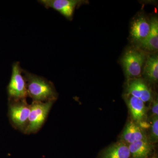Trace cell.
I'll use <instances>...</instances> for the list:
<instances>
[{"mask_svg": "<svg viewBox=\"0 0 158 158\" xmlns=\"http://www.w3.org/2000/svg\"><path fill=\"white\" fill-rule=\"evenodd\" d=\"M152 112L153 116H158V99L154 102L153 104L152 108Z\"/></svg>", "mask_w": 158, "mask_h": 158, "instance_id": "2e32d148", "label": "cell"}, {"mask_svg": "<svg viewBox=\"0 0 158 158\" xmlns=\"http://www.w3.org/2000/svg\"><path fill=\"white\" fill-rule=\"evenodd\" d=\"M38 2L46 8H52L59 11L68 19H72L76 7L85 2L80 0H40Z\"/></svg>", "mask_w": 158, "mask_h": 158, "instance_id": "8992f818", "label": "cell"}, {"mask_svg": "<svg viewBox=\"0 0 158 158\" xmlns=\"http://www.w3.org/2000/svg\"><path fill=\"white\" fill-rule=\"evenodd\" d=\"M54 101L41 102L33 101L31 105V111L25 132H36L41 128L49 113Z\"/></svg>", "mask_w": 158, "mask_h": 158, "instance_id": "7a4b0ae2", "label": "cell"}, {"mask_svg": "<svg viewBox=\"0 0 158 158\" xmlns=\"http://www.w3.org/2000/svg\"><path fill=\"white\" fill-rule=\"evenodd\" d=\"M128 94L140 99L144 102L150 101L152 98L150 89L142 80L132 79L127 86Z\"/></svg>", "mask_w": 158, "mask_h": 158, "instance_id": "52a82bcc", "label": "cell"}, {"mask_svg": "<svg viewBox=\"0 0 158 158\" xmlns=\"http://www.w3.org/2000/svg\"><path fill=\"white\" fill-rule=\"evenodd\" d=\"M150 31V23L143 16L138 17L132 24L131 34L135 41L140 43L147 37Z\"/></svg>", "mask_w": 158, "mask_h": 158, "instance_id": "ba28073f", "label": "cell"}, {"mask_svg": "<svg viewBox=\"0 0 158 158\" xmlns=\"http://www.w3.org/2000/svg\"><path fill=\"white\" fill-rule=\"evenodd\" d=\"M132 158H147L152 150V146L147 138L128 145Z\"/></svg>", "mask_w": 158, "mask_h": 158, "instance_id": "7c38bea8", "label": "cell"}, {"mask_svg": "<svg viewBox=\"0 0 158 158\" xmlns=\"http://www.w3.org/2000/svg\"><path fill=\"white\" fill-rule=\"evenodd\" d=\"M142 129L134 122L128 123L121 135V141L128 144L146 139Z\"/></svg>", "mask_w": 158, "mask_h": 158, "instance_id": "9c48e42d", "label": "cell"}, {"mask_svg": "<svg viewBox=\"0 0 158 158\" xmlns=\"http://www.w3.org/2000/svg\"><path fill=\"white\" fill-rule=\"evenodd\" d=\"M130 156L127 144L120 141L105 150L102 158H130Z\"/></svg>", "mask_w": 158, "mask_h": 158, "instance_id": "4fadbf2b", "label": "cell"}, {"mask_svg": "<svg viewBox=\"0 0 158 158\" xmlns=\"http://www.w3.org/2000/svg\"><path fill=\"white\" fill-rule=\"evenodd\" d=\"M22 73L23 69L19 62H14L8 87L9 95L14 101L26 99L28 96L26 81Z\"/></svg>", "mask_w": 158, "mask_h": 158, "instance_id": "277c9868", "label": "cell"}, {"mask_svg": "<svg viewBox=\"0 0 158 158\" xmlns=\"http://www.w3.org/2000/svg\"><path fill=\"white\" fill-rule=\"evenodd\" d=\"M127 103L132 117L137 122H141L144 119L146 112L145 103L140 99L128 94Z\"/></svg>", "mask_w": 158, "mask_h": 158, "instance_id": "8fae6325", "label": "cell"}, {"mask_svg": "<svg viewBox=\"0 0 158 158\" xmlns=\"http://www.w3.org/2000/svg\"><path fill=\"white\" fill-rule=\"evenodd\" d=\"M31 111V105L28 104L26 99L14 101L10 106V118L16 127L23 128L27 127Z\"/></svg>", "mask_w": 158, "mask_h": 158, "instance_id": "5b68a950", "label": "cell"}, {"mask_svg": "<svg viewBox=\"0 0 158 158\" xmlns=\"http://www.w3.org/2000/svg\"><path fill=\"white\" fill-rule=\"evenodd\" d=\"M156 158V157H152V158Z\"/></svg>", "mask_w": 158, "mask_h": 158, "instance_id": "e0dca14e", "label": "cell"}, {"mask_svg": "<svg viewBox=\"0 0 158 158\" xmlns=\"http://www.w3.org/2000/svg\"><path fill=\"white\" fill-rule=\"evenodd\" d=\"M145 60V55L141 51L131 49L126 52L122 63L128 79L137 78L140 76Z\"/></svg>", "mask_w": 158, "mask_h": 158, "instance_id": "3957f363", "label": "cell"}, {"mask_svg": "<svg viewBox=\"0 0 158 158\" xmlns=\"http://www.w3.org/2000/svg\"><path fill=\"white\" fill-rule=\"evenodd\" d=\"M144 74L145 78L152 83L158 80V57L157 55L147 57L144 66Z\"/></svg>", "mask_w": 158, "mask_h": 158, "instance_id": "5bb4252c", "label": "cell"}, {"mask_svg": "<svg viewBox=\"0 0 158 158\" xmlns=\"http://www.w3.org/2000/svg\"><path fill=\"white\" fill-rule=\"evenodd\" d=\"M28 95L33 101L46 102L56 99L57 93L53 84L42 77L23 70Z\"/></svg>", "mask_w": 158, "mask_h": 158, "instance_id": "6da1fadb", "label": "cell"}, {"mask_svg": "<svg viewBox=\"0 0 158 158\" xmlns=\"http://www.w3.org/2000/svg\"><path fill=\"white\" fill-rule=\"evenodd\" d=\"M152 139L155 142H157L158 139V116H153L151 126Z\"/></svg>", "mask_w": 158, "mask_h": 158, "instance_id": "9a60e30c", "label": "cell"}, {"mask_svg": "<svg viewBox=\"0 0 158 158\" xmlns=\"http://www.w3.org/2000/svg\"><path fill=\"white\" fill-rule=\"evenodd\" d=\"M150 31L147 37L139 43L142 48L154 52L158 49V20L154 17L151 20Z\"/></svg>", "mask_w": 158, "mask_h": 158, "instance_id": "30bf717a", "label": "cell"}]
</instances>
